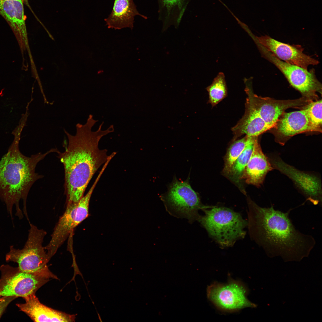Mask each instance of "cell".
I'll return each mask as SVG.
<instances>
[{
    "label": "cell",
    "instance_id": "obj_1",
    "mask_svg": "<svg viewBox=\"0 0 322 322\" xmlns=\"http://www.w3.org/2000/svg\"><path fill=\"white\" fill-rule=\"evenodd\" d=\"M98 121L90 114L84 124L76 125L75 135L64 129L68 143L64 152L58 153L64 168L66 204L78 203L94 174L109 157L107 150L99 149L98 144L103 137L114 131V126L102 130L103 121L96 131H92Z\"/></svg>",
    "mask_w": 322,
    "mask_h": 322
},
{
    "label": "cell",
    "instance_id": "obj_2",
    "mask_svg": "<svg viewBox=\"0 0 322 322\" xmlns=\"http://www.w3.org/2000/svg\"><path fill=\"white\" fill-rule=\"evenodd\" d=\"M284 212L261 207L250 202L248 226L253 239L270 256L284 260H299L307 256L316 241L311 235L297 230L289 217L292 210Z\"/></svg>",
    "mask_w": 322,
    "mask_h": 322
},
{
    "label": "cell",
    "instance_id": "obj_3",
    "mask_svg": "<svg viewBox=\"0 0 322 322\" xmlns=\"http://www.w3.org/2000/svg\"><path fill=\"white\" fill-rule=\"evenodd\" d=\"M18 141L15 140L0 161V198L5 203L12 219L14 205L16 215L20 219L23 218L19 206V201L22 199L23 212L29 221L26 207L28 194L34 183L43 177L35 172L36 167L47 155L57 152L58 150L52 148L44 154L38 153L27 157L20 152Z\"/></svg>",
    "mask_w": 322,
    "mask_h": 322
},
{
    "label": "cell",
    "instance_id": "obj_4",
    "mask_svg": "<svg viewBox=\"0 0 322 322\" xmlns=\"http://www.w3.org/2000/svg\"><path fill=\"white\" fill-rule=\"evenodd\" d=\"M198 219L209 235L220 245L229 247L245 235L247 223L241 215L230 209L215 207L205 210Z\"/></svg>",
    "mask_w": 322,
    "mask_h": 322
},
{
    "label": "cell",
    "instance_id": "obj_5",
    "mask_svg": "<svg viewBox=\"0 0 322 322\" xmlns=\"http://www.w3.org/2000/svg\"><path fill=\"white\" fill-rule=\"evenodd\" d=\"M27 239L21 249L10 246L6 256L7 261L16 263L21 270L29 273H36L47 268V264L51 258L43 242L47 234L46 231L39 229L31 223Z\"/></svg>",
    "mask_w": 322,
    "mask_h": 322
},
{
    "label": "cell",
    "instance_id": "obj_6",
    "mask_svg": "<svg viewBox=\"0 0 322 322\" xmlns=\"http://www.w3.org/2000/svg\"><path fill=\"white\" fill-rule=\"evenodd\" d=\"M0 295L22 297L35 294L37 290L50 279H58L49 268L36 273L22 271L8 265L1 267Z\"/></svg>",
    "mask_w": 322,
    "mask_h": 322
},
{
    "label": "cell",
    "instance_id": "obj_7",
    "mask_svg": "<svg viewBox=\"0 0 322 322\" xmlns=\"http://www.w3.org/2000/svg\"><path fill=\"white\" fill-rule=\"evenodd\" d=\"M189 177L185 181L175 177L161 198L167 209L172 214L185 218L190 222L198 219V210L205 208L202 205L198 194L192 188Z\"/></svg>",
    "mask_w": 322,
    "mask_h": 322
},
{
    "label": "cell",
    "instance_id": "obj_8",
    "mask_svg": "<svg viewBox=\"0 0 322 322\" xmlns=\"http://www.w3.org/2000/svg\"><path fill=\"white\" fill-rule=\"evenodd\" d=\"M263 56L274 64L283 73L290 84L303 97L317 100L318 92L321 95L322 85L317 79L315 70L308 71L299 66L286 62L258 43Z\"/></svg>",
    "mask_w": 322,
    "mask_h": 322
},
{
    "label": "cell",
    "instance_id": "obj_9",
    "mask_svg": "<svg viewBox=\"0 0 322 322\" xmlns=\"http://www.w3.org/2000/svg\"><path fill=\"white\" fill-rule=\"evenodd\" d=\"M94 191L90 188L78 203L68 204L65 212L55 225L51 239L44 248L51 258L74 229L89 216L90 200Z\"/></svg>",
    "mask_w": 322,
    "mask_h": 322
},
{
    "label": "cell",
    "instance_id": "obj_10",
    "mask_svg": "<svg viewBox=\"0 0 322 322\" xmlns=\"http://www.w3.org/2000/svg\"><path fill=\"white\" fill-rule=\"evenodd\" d=\"M247 290L241 282L230 279L226 283L215 282L208 286V298L219 310L232 312L256 305L247 297Z\"/></svg>",
    "mask_w": 322,
    "mask_h": 322
},
{
    "label": "cell",
    "instance_id": "obj_11",
    "mask_svg": "<svg viewBox=\"0 0 322 322\" xmlns=\"http://www.w3.org/2000/svg\"><path fill=\"white\" fill-rule=\"evenodd\" d=\"M267 157L273 169L290 179L306 200L314 205H321V182L318 177L296 169L285 162L278 155L272 154Z\"/></svg>",
    "mask_w": 322,
    "mask_h": 322
},
{
    "label": "cell",
    "instance_id": "obj_12",
    "mask_svg": "<svg viewBox=\"0 0 322 322\" xmlns=\"http://www.w3.org/2000/svg\"><path fill=\"white\" fill-rule=\"evenodd\" d=\"M245 91L247 95L246 104L259 115L270 129L275 126L287 109L304 107L312 101L303 97L295 100H276L258 96L248 87L246 88Z\"/></svg>",
    "mask_w": 322,
    "mask_h": 322
},
{
    "label": "cell",
    "instance_id": "obj_13",
    "mask_svg": "<svg viewBox=\"0 0 322 322\" xmlns=\"http://www.w3.org/2000/svg\"><path fill=\"white\" fill-rule=\"evenodd\" d=\"M257 41L280 59L307 69L310 65H317V60L304 53L301 46L290 45L278 41L268 35L256 37Z\"/></svg>",
    "mask_w": 322,
    "mask_h": 322
},
{
    "label": "cell",
    "instance_id": "obj_14",
    "mask_svg": "<svg viewBox=\"0 0 322 322\" xmlns=\"http://www.w3.org/2000/svg\"><path fill=\"white\" fill-rule=\"evenodd\" d=\"M273 129L275 141L283 145L292 137L307 132L312 131L305 110L284 112Z\"/></svg>",
    "mask_w": 322,
    "mask_h": 322
},
{
    "label": "cell",
    "instance_id": "obj_15",
    "mask_svg": "<svg viewBox=\"0 0 322 322\" xmlns=\"http://www.w3.org/2000/svg\"><path fill=\"white\" fill-rule=\"evenodd\" d=\"M25 302L16 306L34 322H73L74 315H70L49 307L41 304L35 294L24 298Z\"/></svg>",
    "mask_w": 322,
    "mask_h": 322
},
{
    "label": "cell",
    "instance_id": "obj_16",
    "mask_svg": "<svg viewBox=\"0 0 322 322\" xmlns=\"http://www.w3.org/2000/svg\"><path fill=\"white\" fill-rule=\"evenodd\" d=\"M256 140L253 150L241 179L248 184L259 187L263 183L267 174L274 169L268 157L263 152L258 140Z\"/></svg>",
    "mask_w": 322,
    "mask_h": 322
},
{
    "label": "cell",
    "instance_id": "obj_17",
    "mask_svg": "<svg viewBox=\"0 0 322 322\" xmlns=\"http://www.w3.org/2000/svg\"><path fill=\"white\" fill-rule=\"evenodd\" d=\"M137 15L147 18L137 11L133 0H114L112 13L105 21L109 28L120 29L128 27L132 29L134 17Z\"/></svg>",
    "mask_w": 322,
    "mask_h": 322
},
{
    "label": "cell",
    "instance_id": "obj_18",
    "mask_svg": "<svg viewBox=\"0 0 322 322\" xmlns=\"http://www.w3.org/2000/svg\"><path fill=\"white\" fill-rule=\"evenodd\" d=\"M270 129L259 115L246 104L244 115L231 129L234 135V141L244 134L248 136L258 137Z\"/></svg>",
    "mask_w": 322,
    "mask_h": 322
},
{
    "label": "cell",
    "instance_id": "obj_19",
    "mask_svg": "<svg viewBox=\"0 0 322 322\" xmlns=\"http://www.w3.org/2000/svg\"><path fill=\"white\" fill-rule=\"evenodd\" d=\"M23 0H0V15L14 32L25 35L26 17Z\"/></svg>",
    "mask_w": 322,
    "mask_h": 322
},
{
    "label": "cell",
    "instance_id": "obj_20",
    "mask_svg": "<svg viewBox=\"0 0 322 322\" xmlns=\"http://www.w3.org/2000/svg\"><path fill=\"white\" fill-rule=\"evenodd\" d=\"M190 0H157L159 19L162 22V30L171 25L177 28Z\"/></svg>",
    "mask_w": 322,
    "mask_h": 322
},
{
    "label": "cell",
    "instance_id": "obj_21",
    "mask_svg": "<svg viewBox=\"0 0 322 322\" xmlns=\"http://www.w3.org/2000/svg\"><path fill=\"white\" fill-rule=\"evenodd\" d=\"M257 136H248L245 147L232 166L228 174L235 180L241 179L252 153Z\"/></svg>",
    "mask_w": 322,
    "mask_h": 322
},
{
    "label": "cell",
    "instance_id": "obj_22",
    "mask_svg": "<svg viewBox=\"0 0 322 322\" xmlns=\"http://www.w3.org/2000/svg\"><path fill=\"white\" fill-rule=\"evenodd\" d=\"M206 89L209 95L208 103L213 107L225 98L227 95V90L224 73H219Z\"/></svg>",
    "mask_w": 322,
    "mask_h": 322
},
{
    "label": "cell",
    "instance_id": "obj_23",
    "mask_svg": "<svg viewBox=\"0 0 322 322\" xmlns=\"http://www.w3.org/2000/svg\"><path fill=\"white\" fill-rule=\"evenodd\" d=\"M322 100L312 101L304 107L312 131H322Z\"/></svg>",
    "mask_w": 322,
    "mask_h": 322
},
{
    "label": "cell",
    "instance_id": "obj_24",
    "mask_svg": "<svg viewBox=\"0 0 322 322\" xmlns=\"http://www.w3.org/2000/svg\"><path fill=\"white\" fill-rule=\"evenodd\" d=\"M248 136L235 141L228 148L225 159V165L223 170L225 173L228 174L233 164L244 149L246 145Z\"/></svg>",
    "mask_w": 322,
    "mask_h": 322
},
{
    "label": "cell",
    "instance_id": "obj_25",
    "mask_svg": "<svg viewBox=\"0 0 322 322\" xmlns=\"http://www.w3.org/2000/svg\"><path fill=\"white\" fill-rule=\"evenodd\" d=\"M16 298L13 296L4 297L0 301V318L9 304Z\"/></svg>",
    "mask_w": 322,
    "mask_h": 322
},
{
    "label": "cell",
    "instance_id": "obj_26",
    "mask_svg": "<svg viewBox=\"0 0 322 322\" xmlns=\"http://www.w3.org/2000/svg\"><path fill=\"white\" fill-rule=\"evenodd\" d=\"M4 298V297H1L0 295V301H1Z\"/></svg>",
    "mask_w": 322,
    "mask_h": 322
},
{
    "label": "cell",
    "instance_id": "obj_27",
    "mask_svg": "<svg viewBox=\"0 0 322 322\" xmlns=\"http://www.w3.org/2000/svg\"><path fill=\"white\" fill-rule=\"evenodd\" d=\"M27 0H23L24 2L26 1Z\"/></svg>",
    "mask_w": 322,
    "mask_h": 322
}]
</instances>
